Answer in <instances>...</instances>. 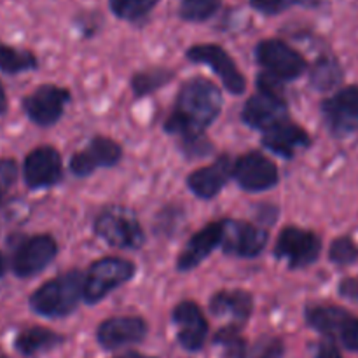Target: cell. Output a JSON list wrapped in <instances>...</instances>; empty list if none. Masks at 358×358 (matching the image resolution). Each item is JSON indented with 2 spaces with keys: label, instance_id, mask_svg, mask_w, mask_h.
<instances>
[{
  "label": "cell",
  "instance_id": "cell-1",
  "mask_svg": "<svg viewBox=\"0 0 358 358\" xmlns=\"http://www.w3.org/2000/svg\"><path fill=\"white\" fill-rule=\"evenodd\" d=\"M222 93L212 80L194 77L182 84L173 110L164 121V131L177 136L182 150L205 138L206 128L222 110Z\"/></svg>",
  "mask_w": 358,
  "mask_h": 358
},
{
  "label": "cell",
  "instance_id": "cell-2",
  "mask_svg": "<svg viewBox=\"0 0 358 358\" xmlns=\"http://www.w3.org/2000/svg\"><path fill=\"white\" fill-rule=\"evenodd\" d=\"M83 292L84 275L79 269H70L35 289L28 297V306L38 317L65 318L77 310Z\"/></svg>",
  "mask_w": 358,
  "mask_h": 358
},
{
  "label": "cell",
  "instance_id": "cell-3",
  "mask_svg": "<svg viewBox=\"0 0 358 358\" xmlns=\"http://www.w3.org/2000/svg\"><path fill=\"white\" fill-rule=\"evenodd\" d=\"M9 268L21 280L41 275L58 255V243L51 234L16 236L9 241Z\"/></svg>",
  "mask_w": 358,
  "mask_h": 358
},
{
  "label": "cell",
  "instance_id": "cell-4",
  "mask_svg": "<svg viewBox=\"0 0 358 358\" xmlns=\"http://www.w3.org/2000/svg\"><path fill=\"white\" fill-rule=\"evenodd\" d=\"M93 231L100 240L121 250H138L145 243V231L135 213L122 206L103 208L93 222Z\"/></svg>",
  "mask_w": 358,
  "mask_h": 358
},
{
  "label": "cell",
  "instance_id": "cell-5",
  "mask_svg": "<svg viewBox=\"0 0 358 358\" xmlns=\"http://www.w3.org/2000/svg\"><path fill=\"white\" fill-rule=\"evenodd\" d=\"M135 264L122 257H103L94 261L84 275L83 299L87 304L103 301L108 294L135 276Z\"/></svg>",
  "mask_w": 358,
  "mask_h": 358
},
{
  "label": "cell",
  "instance_id": "cell-6",
  "mask_svg": "<svg viewBox=\"0 0 358 358\" xmlns=\"http://www.w3.org/2000/svg\"><path fill=\"white\" fill-rule=\"evenodd\" d=\"M255 58L266 72L280 80H294L308 69L306 59L299 51L280 38H266L255 48Z\"/></svg>",
  "mask_w": 358,
  "mask_h": 358
},
{
  "label": "cell",
  "instance_id": "cell-7",
  "mask_svg": "<svg viewBox=\"0 0 358 358\" xmlns=\"http://www.w3.org/2000/svg\"><path fill=\"white\" fill-rule=\"evenodd\" d=\"M70 101V91L56 84H42L23 98L21 108L28 121L41 128H49L62 119L66 103Z\"/></svg>",
  "mask_w": 358,
  "mask_h": 358
},
{
  "label": "cell",
  "instance_id": "cell-8",
  "mask_svg": "<svg viewBox=\"0 0 358 358\" xmlns=\"http://www.w3.org/2000/svg\"><path fill=\"white\" fill-rule=\"evenodd\" d=\"M322 254V238L313 231L301 227H285L275 245V255L285 259L292 269L308 268L315 264Z\"/></svg>",
  "mask_w": 358,
  "mask_h": 358
},
{
  "label": "cell",
  "instance_id": "cell-9",
  "mask_svg": "<svg viewBox=\"0 0 358 358\" xmlns=\"http://www.w3.org/2000/svg\"><path fill=\"white\" fill-rule=\"evenodd\" d=\"M21 173L24 185L31 191L55 187L63 178V159L55 147H35L24 157Z\"/></svg>",
  "mask_w": 358,
  "mask_h": 358
},
{
  "label": "cell",
  "instance_id": "cell-10",
  "mask_svg": "<svg viewBox=\"0 0 358 358\" xmlns=\"http://www.w3.org/2000/svg\"><path fill=\"white\" fill-rule=\"evenodd\" d=\"M187 59L192 63L208 65L215 72V76L222 80L224 87L233 94H243L247 90V80L243 73L238 70L236 63L224 48L215 44H198L192 45L185 52Z\"/></svg>",
  "mask_w": 358,
  "mask_h": 358
},
{
  "label": "cell",
  "instance_id": "cell-11",
  "mask_svg": "<svg viewBox=\"0 0 358 358\" xmlns=\"http://www.w3.org/2000/svg\"><path fill=\"white\" fill-rule=\"evenodd\" d=\"M233 177L236 184L247 192L268 191L280 182L276 164L257 150L243 154L234 161Z\"/></svg>",
  "mask_w": 358,
  "mask_h": 358
},
{
  "label": "cell",
  "instance_id": "cell-12",
  "mask_svg": "<svg viewBox=\"0 0 358 358\" xmlns=\"http://www.w3.org/2000/svg\"><path fill=\"white\" fill-rule=\"evenodd\" d=\"M322 117L332 135L346 136L358 129V86L343 87L320 105Z\"/></svg>",
  "mask_w": 358,
  "mask_h": 358
},
{
  "label": "cell",
  "instance_id": "cell-13",
  "mask_svg": "<svg viewBox=\"0 0 358 358\" xmlns=\"http://www.w3.org/2000/svg\"><path fill=\"white\" fill-rule=\"evenodd\" d=\"M122 149L117 142L107 136H94L83 150L70 157V171L76 177H90L100 168H112L121 161Z\"/></svg>",
  "mask_w": 358,
  "mask_h": 358
},
{
  "label": "cell",
  "instance_id": "cell-14",
  "mask_svg": "<svg viewBox=\"0 0 358 358\" xmlns=\"http://www.w3.org/2000/svg\"><path fill=\"white\" fill-rule=\"evenodd\" d=\"M268 231L245 220H224L222 250L234 257H257L268 245Z\"/></svg>",
  "mask_w": 358,
  "mask_h": 358
},
{
  "label": "cell",
  "instance_id": "cell-15",
  "mask_svg": "<svg viewBox=\"0 0 358 358\" xmlns=\"http://www.w3.org/2000/svg\"><path fill=\"white\" fill-rule=\"evenodd\" d=\"M149 325L142 317H112L96 329V339L101 348L114 352L124 346L138 345L145 339Z\"/></svg>",
  "mask_w": 358,
  "mask_h": 358
},
{
  "label": "cell",
  "instance_id": "cell-16",
  "mask_svg": "<svg viewBox=\"0 0 358 358\" xmlns=\"http://www.w3.org/2000/svg\"><path fill=\"white\" fill-rule=\"evenodd\" d=\"M241 119L247 126L261 129L264 133L289 121V105L285 98L259 91L257 94L247 100L241 112Z\"/></svg>",
  "mask_w": 358,
  "mask_h": 358
},
{
  "label": "cell",
  "instance_id": "cell-17",
  "mask_svg": "<svg viewBox=\"0 0 358 358\" xmlns=\"http://www.w3.org/2000/svg\"><path fill=\"white\" fill-rule=\"evenodd\" d=\"M173 322L178 327L177 339L187 352H199L208 338V322L201 308L192 301H182L173 310Z\"/></svg>",
  "mask_w": 358,
  "mask_h": 358
},
{
  "label": "cell",
  "instance_id": "cell-18",
  "mask_svg": "<svg viewBox=\"0 0 358 358\" xmlns=\"http://www.w3.org/2000/svg\"><path fill=\"white\" fill-rule=\"evenodd\" d=\"M224 238V220H215V222L208 224L203 229H199L187 245L180 255L177 257V269L185 273L191 269L198 268L219 245H222Z\"/></svg>",
  "mask_w": 358,
  "mask_h": 358
},
{
  "label": "cell",
  "instance_id": "cell-19",
  "mask_svg": "<svg viewBox=\"0 0 358 358\" xmlns=\"http://www.w3.org/2000/svg\"><path fill=\"white\" fill-rule=\"evenodd\" d=\"M234 161L231 156H220L210 166L199 168L189 173L187 187L201 199H212L226 187L233 175Z\"/></svg>",
  "mask_w": 358,
  "mask_h": 358
},
{
  "label": "cell",
  "instance_id": "cell-20",
  "mask_svg": "<svg viewBox=\"0 0 358 358\" xmlns=\"http://www.w3.org/2000/svg\"><path fill=\"white\" fill-rule=\"evenodd\" d=\"M310 143L311 138L306 129L290 121L282 122V124L264 131V135H262V145L275 152L276 156L285 157V159L296 156V150L310 147Z\"/></svg>",
  "mask_w": 358,
  "mask_h": 358
},
{
  "label": "cell",
  "instance_id": "cell-21",
  "mask_svg": "<svg viewBox=\"0 0 358 358\" xmlns=\"http://www.w3.org/2000/svg\"><path fill=\"white\" fill-rule=\"evenodd\" d=\"M210 311L215 317H229L233 325L241 327L254 313V297L247 290H219L210 299Z\"/></svg>",
  "mask_w": 358,
  "mask_h": 358
},
{
  "label": "cell",
  "instance_id": "cell-22",
  "mask_svg": "<svg viewBox=\"0 0 358 358\" xmlns=\"http://www.w3.org/2000/svg\"><path fill=\"white\" fill-rule=\"evenodd\" d=\"M63 343H65V338L58 332L34 325V327H27L17 332L16 338H14V350L20 355L30 358L41 355V353L51 352V350L63 345Z\"/></svg>",
  "mask_w": 358,
  "mask_h": 358
},
{
  "label": "cell",
  "instance_id": "cell-23",
  "mask_svg": "<svg viewBox=\"0 0 358 358\" xmlns=\"http://www.w3.org/2000/svg\"><path fill=\"white\" fill-rule=\"evenodd\" d=\"M350 315H352L350 311L339 306H311L304 311L306 324L313 331L320 332L324 338H331L334 341L341 331L343 324L350 318Z\"/></svg>",
  "mask_w": 358,
  "mask_h": 358
},
{
  "label": "cell",
  "instance_id": "cell-24",
  "mask_svg": "<svg viewBox=\"0 0 358 358\" xmlns=\"http://www.w3.org/2000/svg\"><path fill=\"white\" fill-rule=\"evenodd\" d=\"M37 66L38 59L31 51L0 42V72L17 76V73L37 70Z\"/></svg>",
  "mask_w": 358,
  "mask_h": 358
},
{
  "label": "cell",
  "instance_id": "cell-25",
  "mask_svg": "<svg viewBox=\"0 0 358 358\" xmlns=\"http://www.w3.org/2000/svg\"><path fill=\"white\" fill-rule=\"evenodd\" d=\"M343 80V69L334 56H320L310 70V83L317 91H331Z\"/></svg>",
  "mask_w": 358,
  "mask_h": 358
},
{
  "label": "cell",
  "instance_id": "cell-26",
  "mask_svg": "<svg viewBox=\"0 0 358 358\" xmlns=\"http://www.w3.org/2000/svg\"><path fill=\"white\" fill-rule=\"evenodd\" d=\"M173 77L175 72H171L168 69H161V66L143 70V72H136L131 77V91L136 98H143L147 94L154 93V91L161 90L166 84H170L173 80Z\"/></svg>",
  "mask_w": 358,
  "mask_h": 358
},
{
  "label": "cell",
  "instance_id": "cell-27",
  "mask_svg": "<svg viewBox=\"0 0 358 358\" xmlns=\"http://www.w3.org/2000/svg\"><path fill=\"white\" fill-rule=\"evenodd\" d=\"M213 343L224 350L227 358H248V345L240 334V327L229 325L220 329L213 338Z\"/></svg>",
  "mask_w": 358,
  "mask_h": 358
},
{
  "label": "cell",
  "instance_id": "cell-28",
  "mask_svg": "<svg viewBox=\"0 0 358 358\" xmlns=\"http://www.w3.org/2000/svg\"><path fill=\"white\" fill-rule=\"evenodd\" d=\"M159 0H108L110 10L124 21H140L157 6Z\"/></svg>",
  "mask_w": 358,
  "mask_h": 358
},
{
  "label": "cell",
  "instance_id": "cell-29",
  "mask_svg": "<svg viewBox=\"0 0 358 358\" xmlns=\"http://www.w3.org/2000/svg\"><path fill=\"white\" fill-rule=\"evenodd\" d=\"M220 6H222V0H180L178 14L184 21L203 23L215 16Z\"/></svg>",
  "mask_w": 358,
  "mask_h": 358
},
{
  "label": "cell",
  "instance_id": "cell-30",
  "mask_svg": "<svg viewBox=\"0 0 358 358\" xmlns=\"http://www.w3.org/2000/svg\"><path fill=\"white\" fill-rule=\"evenodd\" d=\"M329 259L341 268L355 264L358 261V245L350 236H339L338 240L332 241Z\"/></svg>",
  "mask_w": 358,
  "mask_h": 358
},
{
  "label": "cell",
  "instance_id": "cell-31",
  "mask_svg": "<svg viewBox=\"0 0 358 358\" xmlns=\"http://www.w3.org/2000/svg\"><path fill=\"white\" fill-rule=\"evenodd\" d=\"M20 177V166L13 157H0V208L6 205L10 191Z\"/></svg>",
  "mask_w": 358,
  "mask_h": 358
},
{
  "label": "cell",
  "instance_id": "cell-32",
  "mask_svg": "<svg viewBox=\"0 0 358 358\" xmlns=\"http://www.w3.org/2000/svg\"><path fill=\"white\" fill-rule=\"evenodd\" d=\"M285 345L275 336H262L252 346H248V358H282Z\"/></svg>",
  "mask_w": 358,
  "mask_h": 358
},
{
  "label": "cell",
  "instance_id": "cell-33",
  "mask_svg": "<svg viewBox=\"0 0 358 358\" xmlns=\"http://www.w3.org/2000/svg\"><path fill=\"white\" fill-rule=\"evenodd\" d=\"M322 0H250V6L261 14L275 16V14L283 13L292 6H306L317 7Z\"/></svg>",
  "mask_w": 358,
  "mask_h": 358
},
{
  "label": "cell",
  "instance_id": "cell-34",
  "mask_svg": "<svg viewBox=\"0 0 358 358\" xmlns=\"http://www.w3.org/2000/svg\"><path fill=\"white\" fill-rule=\"evenodd\" d=\"M336 339H339L341 345L350 352H358V317L350 315V318L343 324Z\"/></svg>",
  "mask_w": 358,
  "mask_h": 358
},
{
  "label": "cell",
  "instance_id": "cell-35",
  "mask_svg": "<svg viewBox=\"0 0 358 358\" xmlns=\"http://www.w3.org/2000/svg\"><path fill=\"white\" fill-rule=\"evenodd\" d=\"M315 358H343V357L334 339L325 338L324 341L318 343L317 350H315Z\"/></svg>",
  "mask_w": 358,
  "mask_h": 358
},
{
  "label": "cell",
  "instance_id": "cell-36",
  "mask_svg": "<svg viewBox=\"0 0 358 358\" xmlns=\"http://www.w3.org/2000/svg\"><path fill=\"white\" fill-rule=\"evenodd\" d=\"M339 290H341L343 296L348 297V299H357L358 301V280L346 278L345 282L341 283V287H339Z\"/></svg>",
  "mask_w": 358,
  "mask_h": 358
},
{
  "label": "cell",
  "instance_id": "cell-37",
  "mask_svg": "<svg viewBox=\"0 0 358 358\" xmlns=\"http://www.w3.org/2000/svg\"><path fill=\"white\" fill-rule=\"evenodd\" d=\"M7 108H9V101H7V93H6V90H3L2 83H0V117H2V115L6 114Z\"/></svg>",
  "mask_w": 358,
  "mask_h": 358
},
{
  "label": "cell",
  "instance_id": "cell-38",
  "mask_svg": "<svg viewBox=\"0 0 358 358\" xmlns=\"http://www.w3.org/2000/svg\"><path fill=\"white\" fill-rule=\"evenodd\" d=\"M7 264H9V262H7L6 255H3V252L0 250V280H2L3 276H6V273H7Z\"/></svg>",
  "mask_w": 358,
  "mask_h": 358
},
{
  "label": "cell",
  "instance_id": "cell-39",
  "mask_svg": "<svg viewBox=\"0 0 358 358\" xmlns=\"http://www.w3.org/2000/svg\"><path fill=\"white\" fill-rule=\"evenodd\" d=\"M119 358H149V357H143V355H140V353H126V355H122Z\"/></svg>",
  "mask_w": 358,
  "mask_h": 358
},
{
  "label": "cell",
  "instance_id": "cell-40",
  "mask_svg": "<svg viewBox=\"0 0 358 358\" xmlns=\"http://www.w3.org/2000/svg\"><path fill=\"white\" fill-rule=\"evenodd\" d=\"M0 358H3V357H0Z\"/></svg>",
  "mask_w": 358,
  "mask_h": 358
}]
</instances>
